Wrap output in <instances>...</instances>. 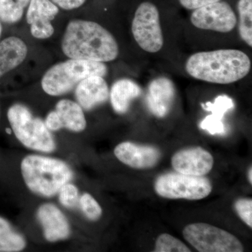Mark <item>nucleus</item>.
Returning <instances> with one entry per match:
<instances>
[{
    "label": "nucleus",
    "instance_id": "obj_1",
    "mask_svg": "<svg viewBox=\"0 0 252 252\" xmlns=\"http://www.w3.org/2000/svg\"><path fill=\"white\" fill-rule=\"evenodd\" d=\"M63 54L72 59L107 63L119 56L114 36L98 23L74 20L68 23L63 35Z\"/></svg>",
    "mask_w": 252,
    "mask_h": 252
},
{
    "label": "nucleus",
    "instance_id": "obj_2",
    "mask_svg": "<svg viewBox=\"0 0 252 252\" xmlns=\"http://www.w3.org/2000/svg\"><path fill=\"white\" fill-rule=\"evenodd\" d=\"M251 64V60L243 51L220 49L192 55L186 63V70L198 80L229 84L246 77Z\"/></svg>",
    "mask_w": 252,
    "mask_h": 252
},
{
    "label": "nucleus",
    "instance_id": "obj_3",
    "mask_svg": "<svg viewBox=\"0 0 252 252\" xmlns=\"http://www.w3.org/2000/svg\"><path fill=\"white\" fill-rule=\"evenodd\" d=\"M21 170L28 188L32 193L47 198L56 195L74 177L72 169L65 162L40 155L25 157Z\"/></svg>",
    "mask_w": 252,
    "mask_h": 252
},
{
    "label": "nucleus",
    "instance_id": "obj_4",
    "mask_svg": "<svg viewBox=\"0 0 252 252\" xmlns=\"http://www.w3.org/2000/svg\"><path fill=\"white\" fill-rule=\"evenodd\" d=\"M107 67L104 63L69 59L50 68L41 80V87L46 94L61 96L70 92L86 78L104 77Z\"/></svg>",
    "mask_w": 252,
    "mask_h": 252
},
{
    "label": "nucleus",
    "instance_id": "obj_5",
    "mask_svg": "<svg viewBox=\"0 0 252 252\" xmlns=\"http://www.w3.org/2000/svg\"><path fill=\"white\" fill-rule=\"evenodd\" d=\"M7 118L16 138L26 148L47 154L56 150V141L45 123L34 117L26 106L13 104L8 109Z\"/></svg>",
    "mask_w": 252,
    "mask_h": 252
},
{
    "label": "nucleus",
    "instance_id": "obj_6",
    "mask_svg": "<svg viewBox=\"0 0 252 252\" xmlns=\"http://www.w3.org/2000/svg\"><path fill=\"white\" fill-rule=\"evenodd\" d=\"M154 189L162 198L198 200L211 193L212 186L210 181L203 176L187 175L177 172L159 176Z\"/></svg>",
    "mask_w": 252,
    "mask_h": 252
},
{
    "label": "nucleus",
    "instance_id": "obj_7",
    "mask_svg": "<svg viewBox=\"0 0 252 252\" xmlns=\"http://www.w3.org/2000/svg\"><path fill=\"white\" fill-rule=\"evenodd\" d=\"M185 240L200 252H243V244L231 233L205 223L189 224L183 230Z\"/></svg>",
    "mask_w": 252,
    "mask_h": 252
},
{
    "label": "nucleus",
    "instance_id": "obj_8",
    "mask_svg": "<svg viewBox=\"0 0 252 252\" xmlns=\"http://www.w3.org/2000/svg\"><path fill=\"white\" fill-rule=\"evenodd\" d=\"M134 39L141 49L147 52H158L164 44L160 15L157 6L145 1L136 10L132 23Z\"/></svg>",
    "mask_w": 252,
    "mask_h": 252
},
{
    "label": "nucleus",
    "instance_id": "obj_9",
    "mask_svg": "<svg viewBox=\"0 0 252 252\" xmlns=\"http://www.w3.org/2000/svg\"><path fill=\"white\" fill-rule=\"evenodd\" d=\"M190 21L199 29L223 33L233 31L238 23L231 6L220 1L194 10Z\"/></svg>",
    "mask_w": 252,
    "mask_h": 252
},
{
    "label": "nucleus",
    "instance_id": "obj_10",
    "mask_svg": "<svg viewBox=\"0 0 252 252\" xmlns=\"http://www.w3.org/2000/svg\"><path fill=\"white\" fill-rule=\"evenodd\" d=\"M59 12V8L51 0H31L26 19L31 26L32 35L36 39H45L54 34L51 21Z\"/></svg>",
    "mask_w": 252,
    "mask_h": 252
},
{
    "label": "nucleus",
    "instance_id": "obj_11",
    "mask_svg": "<svg viewBox=\"0 0 252 252\" xmlns=\"http://www.w3.org/2000/svg\"><path fill=\"white\" fill-rule=\"evenodd\" d=\"M176 172L191 176H204L211 171L214 165L212 154L201 147L182 149L172 158Z\"/></svg>",
    "mask_w": 252,
    "mask_h": 252
},
{
    "label": "nucleus",
    "instance_id": "obj_12",
    "mask_svg": "<svg viewBox=\"0 0 252 252\" xmlns=\"http://www.w3.org/2000/svg\"><path fill=\"white\" fill-rule=\"evenodd\" d=\"M114 152L118 160L135 169L152 168L157 165L161 156L160 151L156 147L130 142L118 144Z\"/></svg>",
    "mask_w": 252,
    "mask_h": 252
},
{
    "label": "nucleus",
    "instance_id": "obj_13",
    "mask_svg": "<svg viewBox=\"0 0 252 252\" xmlns=\"http://www.w3.org/2000/svg\"><path fill=\"white\" fill-rule=\"evenodd\" d=\"M36 217L42 227L44 238L49 243H56L69 238L70 225L62 211L54 204H43L36 211Z\"/></svg>",
    "mask_w": 252,
    "mask_h": 252
},
{
    "label": "nucleus",
    "instance_id": "obj_14",
    "mask_svg": "<svg viewBox=\"0 0 252 252\" xmlns=\"http://www.w3.org/2000/svg\"><path fill=\"white\" fill-rule=\"evenodd\" d=\"M175 96V86L170 79L157 78L149 85L147 94L148 108L156 117H165L171 110Z\"/></svg>",
    "mask_w": 252,
    "mask_h": 252
},
{
    "label": "nucleus",
    "instance_id": "obj_15",
    "mask_svg": "<svg viewBox=\"0 0 252 252\" xmlns=\"http://www.w3.org/2000/svg\"><path fill=\"white\" fill-rule=\"evenodd\" d=\"M78 104L85 110H91L107 102L109 90L103 77L92 76L80 81L76 86Z\"/></svg>",
    "mask_w": 252,
    "mask_h": 252
},
{
    "label": "nucleus",
    "instance_id": "obj_16",
    "mask_svg": "<svg viewBox=\"0 0 252 252\" xmlns=\"http://www.w3.org/2000/svg\"><path fill=\"white\" fill-rule=\"evenodd\" d=\"M28 46L16 36H9L0 42V78L13 70L27 57Z\"/></svg>",
    "mask_w": 252,
    "mask_h": 252
},
{
    "label": "nucleus",
    "instance_id": "obj_17",
    "mask_svg": "<svg viewBox=\"0 0 252 252\" xmlns=\"http://www.w3.org/2000/svg\"><path fill=\"white\" fill-rule=\"evenodd\" d=\"M141 94L142 89L135 81L128 79L116 81L109 92L113 109L117 114H125L130 108L132 100L140 97Z\"/></svg>",
    "mask_w": 252,
    "mask_h": 252
},
{
    "label": "nucleus",
    "instance_id": "obj_18",
    "mask_svg": "<svg viewBox=\"0 0 252 252\" xmlns=\"http://www.w3.org/2000/svg\"><path fill=\"white\" fill-rule=\"evenodd\" d=\"M55 112L57 114L63 128L74 132L85 130L86 120L82 107L77 102L70 99H63L58 102Z\"/></svg>",
    "mask_w": 252,
    "mask_h": 252
},
{
    "label": "nucleus",
    "instance_id": "obj_19",
    "mask_svg": "<svg viewBox=\"0 0 252 252\" xmlns=\"http://www.w3.org/2000/svg\"><path fill=\"white\" fill-rule=\"evenodd\" d=\"M27 243L9 220L0 216V252H19L26 248Z\"/></svg>",
    "mask_w": 252,
    "mask_h": 252
},
{
    "label": "nucleus",
    "instance_id": "obj_20",
    "mask_svg": "<svg viewBox=\"0 0 252 252\" xmlns=\"http://www.w3.org/2000/svg\"><path fill=\"white\" fill-rule=\"evenodd\" d=\"M239 33L250 47L252 46V0H239Z\"/></svg>",
    "mask_w": 252,
    "mask_h": 252
},
{
    "label": "nucleus",
    "instance_id": "obj_21",
    "mask_svg": "<svg viewBox=\"0 0 252 252\" xmlns=\"http://www.w3.org/2000/svg\"><path fill=\"white\" fill-rule=\"evenodd\" d=\"M31 0H0V19L4 23L18 22Z\"/></svg>",
    "mask_w": 252,
    "mask_h": 252
},
{
    "label": "nucleus",
    "instance_id": "obj_22",
    "mask_svg": "<svg viewBox=\"0 0 252 252\" xmlns=\"http://www.w3.org/2000/svg\"><path fill=\"white\" fill-rule=\"evenodd\" d=\"M154 252H190V250L178 239L167 233H162L158 237Z\"/></svg>",
    "mask_w": 252,
    "mask_h": 252
},
{
    "label": "nucleus",
    "instance_id": "obj_23",
    "mask_svg": "<svg viewBox=\"0 0 252 252\" xmlns=\"http://www.w3.org/2000/svg\"><path fill=\"white\" fill-rule=\"evenodd\" d=\"M79 203L81 211L89 220L95 221L102 217V207L91 194L84 193L81 195Z\"/></svg>",
    "mask_w": 252,
    "mask_h": 252
},
{
    "label": "nucleus",
    "instance_id": "obj_24",
    "mask_svg": "<svg viewBox=\"0 0 252 252\" xmlns=\"http://www.w3.org/2000/svg\"><path fill=\"white\" fill-rule=\"evenodd\" d=\"M202 106L205 110L212 112V116L222 120L225 112L233 108L234 103L228 96L220 95L215 99V102H207L205 104H202Z\"/></svg>",
    "mask_w": 252,
    "mask_h": 252
},
{
    "label": "nucleus",
    "instance_id": "obj_25",
    "mask_svg": "<svg viewBox=\"0 0 252 252\" xmlns=\"http://www.w3.org/2000/svg\"><path fill=\"white\" fill-rule=\"evenodd\" d=\"M58 193L60 203L66 208H74L79 202V190L75 185L70 182L64 184Z\"/></svg>",
    "mask_w": 252,
    "mask_h": 252
},
{
    "label": "nucleus",
    "instance_id": "obj_26",
    "mask_svg": "<svg viewBox=\"0 0 252 252\" xmlns=\"http://www.w3.org/2000/svg\"><path fill=\"white\" fill-rule=\"evenodd\" d=\"M235 211L238 216L250 228L252 227V200L249 198L239 199L235 203Z\"/></svg>",
    "mask_w": 252,
    "mask_h": 252
},
{
    "label": "nucleus",
    "instance_id": "obj_27",
    "mask_svg": "<svg viewBox=\"0 0 252 252\" xmlns=\"http://www.w3.org/2000/svg\"><path fill=\"white\" fill-rule=\"evenodd\" d=\"M200 127L203 130L208 131L211 135L221 134L225 132V127L220 119H217L214 116L209 115L200 123Z\"/></svg>",
    "mask_w": 252,
    "mask_h": 252
},
{
    "label": "nucleus",
    "instance_id": "obj_28",
    "mask_svg": "<svg viewBox=\"0 0 252 252\" xmlns=\"http://www.w3.org/2000/svg\"><path fill=\"white\" fill-rule=\"evenodd\" d=\"M181 5L185 9L195 10L202 6L220 1V0H179Z\"/></svg>",
    "mask_w": 252,
    "mask_h": 252
},
{
    "label": "nucleus",
    "instance_id": "obj_29",
    "mask_svg": "<svg viewBox=\"0 0 252 252\" xmlns=\"http://www.w3.org/2000/svg\"><path fill=\"white\" fill-rule=\"evenodd\" d=\"M44 123H45L46 127L51 132H56V131H59L63 128L62 124L60 122L57 114L55 112V110L48 114Z\"/></svg>",
    "mask_w": 252,
    "mask_h": 252
},
{
    "label": "nucleus",
    "instance_id": "obj_30",
    "mask_svg": "<svg viewBox=\"0 0 252 252\" xmlns=\"http://www.w3.org/2000/svg\"><path fill=\"white\" fill-rule=\"evenodd\" d=\"M59 8L64 10L77 9L86 2V0H51Z\"/></svg>",
    "mask_w": 252,
    "mask_h": 252
},
{
    "label": "nucleus",
    "instance_id": "obj_31",
    "mask_svg": "<svg viewBox=\"0 0 252 252\" xmlns=\"http://www.w3.org/2000/svg\"><path fill=\"white\" fill-rule=\"evenodd\" d=\"M248 180L250 182V185H252V167H250L248 171Z\"/></svg>",
    "mask_w": 252,
    "mask_h": 252
},
{
    "label": "nucleus",
    "instance_id": "obj_32",
    "mask_svg": "<svg viewBox=\"0 0 252 252\" xmlns=\"http://www.w3.org/2000/svg\"><path fill=\"white\" fill-rule=\"evenodd\" d=\"M1 31H2V26H1V22H0V36H1Z\"/></svg>",
    "mask_w": 252,
    "mask_h": 252
}]
</instances>
